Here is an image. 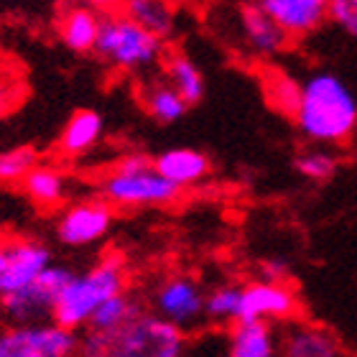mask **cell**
Wrapping results in <instances>:
<instances>
[{
    "label": "cell",
    "mask_w": 357,
    "mask_h": 357,
    "mask_svg": "<svg viewBox=\"0 0 357 357\" xmlns=\"http://www.w3.org/2000/svg\"><path fill=\"white\" fill-rule=\"evenodd\" d=\"M291 120L314 146H344L357 130V100L342 77L314 72L301 82Z\"/></svg>",
    "instance_id": "1"
},
{
    "label": "cell",
    "mask_w": 357,
    "mask_h": 357,
    "mask_svg": "<svg viewBox=\"0 0 357 357\" xmlns=\"http://www.w3.org/2000/svg\"><path fill=\"white\" fill-rule=\"evenodd\" d=\"M189 335L143 309L107 332L84 329L77 357H184Z\"/></svg>",
    "instance_id": "2"
},
{
    "label": "cell",
    "mask_w": 357,
    "mask_h": 357,
    "mask_svg": "<svg viewBox=\"0 0 357 357\" xmlns=\"http://www.w3.org/2000/svg\"><path fill=\"white\" fill-rule=\"evenodd\" d=\"M130 275L123 255L105 253L95 266H89L82 273H75L59 294L54 304L52 321L72 332L87 329L89 317L95 309L110 296H118L130 286Z\"/></svg>",
    "instance_id": "3"
},
{
    "label": "cell",
    "mask_w": 357,
    "mask_h": 357,
    "mask_svg": "<svg viewBox=\"0 0 357 357\" xmlns=\"http://www.w3.org/2000/svg\"><path fill=\"white\" fill-rule=\"evenodd\" d=\"M100 197L115 209L169 207L181 197V189L156 172L146 153L120 156L97 181Z\"/></svg>",
    "instance_id": "4"
},
{
    "label": "cell",
    "mask_w": 357,
    "mask_h": 357,
    "mask_svg": "<svg viewBox=\"0 0 357 357\" xmlns=\"http://www.w3.org/2000/svg\"><path fill=\"white\" fill-rule=\"evenodd\" d=\"M92 52L120 72H146L164 59V38L130 21L128 15L110 10L100 15V31Z\"/></svg>",
    "instance_id": "5"
},
{
    "label": "cell",
    "mask_w": 357,
    "mask_h": 357,
    "mask_svg": "<svg viewBox=\"0 0 357 357\" xmlns=\"http://www.w3.org/2000/svg\"><path fill=\"white\" fill-rule=\"evenodd\" d=\"M204 286L194 275L174 271L161 275L149 291L146 309L161 319L172 321L174 327L184 329L186 335L207 324L204 319Z\"/></svg>",
    "instance_id": "6"
},
{
    "label": "cell",
    "mask_w": 357,
    "mask_h": 357,
    "mask_svg": "<svg viewBox=\"0 0 357 357\" xmlns=\"http://www.w3.org/2000/svg\"><path fill=\"white\" fill-rule=\"evenodd\" d=\"M75 275V271L67 266H46L41 273L36 275V281H31L29 286L0 296V312L10 324H44L52 321L54 304L69 278Z\"/></svg>",
    "instance_id": "7"
},
{
    "label": "cell",
    "mask_w": 357,
    "mask_h": 357,
    "mask_svg": "<svg viewBox=\"0 0 357 357\" xmlns=\"http://www.w3.org/2000/svg\"><path fill=\"white\" fill-rule=\"evenodd\" d=\"M79 335L54 321L13 324L0 332V357H77Z\"/></svg>",
    "instance_id": "8"
},
{
    "label": "cell",
    "mask_w": 357,
    "mask_h": 357,
    "mask_svg": "<svg viewBox=\"0 0 357 357\" xmlns=\"http://www.w3.org/2000/svg\"><path fill=\"white\" fill-rule=\"evenodd\" d=\"M115 222V207L102 197L72 202L56 217V240L67 248H89L110 232Z\"/></svg>",
    "instance_id": "9"
},
{
    "label": "cell",
    "mask_w": 357,
    "mask_h": 357,
    "mask_svg": "<svg viewBox=\"0 0 357 357\" xmlns=\"http://www.w3.org/2000/svg\"><path fill=\"white\" fill-rule=\"evenodd\" d=\"M278 357H352L342 340L319 321L291 317L275 324Z\"/></svg>",
    "instance_id": "10"
},
{
    "label": "cell",
    "mask_w": 357,
    "mask_h": 357,
    "mask_svg": "<svg viewBox=\"0 0 357 357\" xmlns=\"http://www.w3.org/2000/svg\"><path fill=\"white\" fill-rule=\"evenodd\" d=\"M298 314L296 289L289 281H266L255 278L243 283V301H240V321H268L281 324Z\"/></svg>",
    "instance_id": "11"
},
{
    "label": "cell",
    "mask_w": 357,
    "mask_h": 357,
    "mask_svg": "<svg viewBox=\"0 0 357 357\" xmlns=\"http://www.w3.org/2000/svg\"><path fill=\"white\" fill-rule=\"evenodd\" d=\"M52 266V250L31 238H13L6 243V255L0 263V296L36 281V275Z\"/></svg>",
    "instance_id": "12"
},
{
    "label": "cell",
    "mask_w": 357,
    "mask_h": 357,
    "mask_svg": "<svg viewBox=\"0 0 357 357\" xmlns=\"http://www.w3.org/2000/svg\"><path fill=\"white\" fill-rule=\"evenodd\" d=\"M268 18H273L291 38H304L319 31L327 18V0H253Z\"/></svg>",
    "instance_id": "13"
},
{
    "label": "cell",
    "mask_w": 357,
    "mask_h": 357,
    "mask_svg": "<svg viewBox=\"0 0 357 357\" xmlns=\"http://www.w3.org/2000/svg\"><path fill=\"white\" fill-rule=\"evenodd\" d=\"M240 29H243V38H245L248 49L261 59L278 56L294 41L273 18H268L261 8L255 6L253 0L240 6Z\"/></svg>",
    "instance_id": "14"
},
{
    "label": "cell",
    "mask_w": 357,
    "mask_h": 357,
    "mask_svg": "<svg viewBox=\"0 0 357 357\" xmlns=\"http://www.w3.org/2000/svg\"><path fill=\"white\" fill-rule=\"evenodd\" d=\"M153 166L164 178H169L174 186H178L181 192L189 186L202 184L212 172L207 153H202L197 149H169L161 151L158 156H153Z\"/></svg>",
    "instance_id": "15"
},
{
    "label": "cell",
    "mask_w": 357,
    "mask_h": 357,
    "mask_svg": "<svg viewBox=\"0 0 357 357\" xmlns=\"http://www.w3.org/2000/svg\"><path fill=\"white\" fill-rule=\"evenodd\" d=\"M225 357H278V332L268 321H238L227 329Z\"/></svg>",
    "instance_id": "16"
},
{
    "label": "cell",
    "mask_w": 357,
    "mask_h": 357,
    "mask_svg": "<svg viewBox=\"0 0 357 357\" xmlns=\"http://www.w3.org/2000/svg\"><path fill=\"white\" fill-rule=\"evenodd\" d=\"M105 133V120L97 110H77L72 118L67 120V126L61 130L59 141H56V151L64 158H77L84 156L95 149L97 143L102 141Z\"/></svg>",
    "instance_id": "17"
},
{
    "label": "cell",
    "mask_w": 357,
    "mask_h": 357,
    "mask_svg": "<svg viewBox=\"0 0 357 357\" xmlns=\"http://www.w3.org/2000/svg\"><path fill=\"white\" fill-rule=\"evenodd\" d=\"M23 192L29 199L41 209H56L67 202L69 194V176L59 166L36 164L26 176L21 178Z\"/></svg>",
    "instance_id": "18"
},
{
    "label": "cell",
    "mask_w": 357,
    "mask_h": 357,
    "mask_svg": "<svg viewBox=\"0 0 357 357\" xmlns=\"http://www.w3.org/2000/svg\"><path fill=\"white\" fill-rule=\"evenodd\" d=\"M100 15L87 6L67 8L59 18V38L69 52L89 54L95 49L97 31H100Z\"/></svg>",
    "instance_id": "19"
},
{
    "label": "cell",
    "mask_w": 357,
    "mask_h": 357,
    "mask_svg": "<svg viewBox=\"0 0 357 357\" xmlns=\"http://www.w3.org/2000/svg\"><path fill=\"white\" fill-rule=\"evenodd\" d=\"M120 13L164 41L176 31V8L172 0H120Z\"/></svg>",
    "instance_id": "20"
},
{
    "label": "cell",
    "mask_w": 357,
    "mask_h": 357,
    "mask_svg": "<svg viewBox=\"0 0 357 357\" xmlns=\"http://www.w3.org/2000/svg\"><path fill=\"white\" fill-rule=\"evenodd\" d=\"M164 75L166 82L176 89L181 100H184L189 107L192 105H199L204 100V92H207V82H204V75L202 69L197 67V61L192 56H186L184 52H172L166 54L164 59Z\"/></svg>",
    "instance_id": "21"
},
{
    "label": "cell",
    "mask_w": 357,
    "mask_h": 357,
    "mask_svg": "<svg viewBox=\"0 0 357 357\" xmlns=\"http://www.w3.org/2000/svg\"><path fill=\"white\" fill-rule=\"evenodd\" d=\"M240 301H243V283L225 281L217 283L204 294V319L212 327L230 329L240 321Z\"/></svg>",
    "instance_id": "22"
},
{
    "label": "cell",
    "mask_w": 357,
    "mask_h": 357,
    "mask_svg": "<svg viewBox=\"0 0 357 357\" xmlns=\"http://www.w3.org/2000/svg\"><path fill=\"white\" fill-rule=\"evenodd\" d=\"M141 102L151 118L161 126L178 123L189 110V105L181 100V95L166 79H151L141 92Z\"/></svg>",
    "instance_id": "23"
},
{
    "label": "cell",
    "mask_w": 357,
    "mask_h": 357,
    "mask_svg": "<svg viewBox=\"0 0 357 357\" xmlns=\"http://www.w3.org/2000/svg\"><path fill=\"white\" fill-rule=\"evenodd\" d=\"M143 309H146V304H143L135 294H130V289H128V291H123V294H118V296H110L107 301H102V304L97 306L95 314H92L87 321V329H92V332H107V329L120 327L123 321L133 319L135 314H141Z\"/></svg>",
    "instance_id": "24"
},
{
    "label": "cell",
    "mask_w": 357,
    "mask_h": 357,
    "mask_svg": "<svg viewBox=\"0 0 357 357\" xmlns=\"http://www.w3.org/2000/svg\"><path fill=\"white\" fill-rule=\"evenodd\" d=\"M294 169L306 181L321 184V181L335 178V174L340 172V156L329 146H314L312 143L309 149L298 151L294 156Z\"/></svg>",
    "instance_id": "25"
},
{
    "label": "cell",
    "mask_w": 357,
    "mask_h": 357,
    "mask_svg": "<svg viewBox=\"0 0 357 357\" xmlns=\"http://www.w3.org/2000/svg\"><path fill=\"white\" fill-rule=\"evenodd\" d=\"M298 92H301V82H296L294 77H289L286 72H268L266 95L278 112L291 118L298 105Z\"/></svg>",
    "instance_id": "26"
},
{
    "label": "cell",
    "mask_w": 357,
    "mask_h": 357,
    "mask_svg": "<svg viewBox=\"0 0 357 357\" xmlns=\"http://www.w3.org/2000/svg\"><path fill=\"white\" fill-rule=\"evenodd\" d=\"M38 164V151L33 146H18L0 153V184H15Z\"/></svg>",
    "instance_id": "27"
},
{
    "label": "cell",
    "mask_w": 357,
    "mask_h": 357,
    "mask_svg": "<svg viewBox=\"0 0 357 357\" xmlns=\"http://www.w3.org/2000/svg\"><path fill=\"white\" fill-rule=\"evenodd\" d=\"M327 18L347 36L357 38V0H327Z\"/></svg>",
    "instance_id": "28"
},
{
    "label": "cell",
    "mask_w": 357,
    "mask_h": 357,
    "mask_svg": "<svg viewBox=\"0 0 357 357\" xmlns=\"http://www.w3.org/2000/svg\"><path fill=\"white\" fill-rule=\"evenodd\" d=\"M261 278L266 281H289V263L271 258V261L261 263Z\"/></svg>",
    "instance_id": "29"
},
{
    "label": "cell",
    "mask_w": 357,
    "mask_h": 357,
    "mask_svg": "<svg viewBox=\"0 0 357 357\" xmlns=\"http://www.w3.org/2000/svg\"><path fill=\"white\" fill-rule=\"evenodd\" d=\"M75 3L77 6L92 8L97 13H110V10H115V8L120 6V0H75Z\"/></svg>",
    "instance_id": "30"
},
{
    "label": "cell",
    "mask_w": 357,
    "mask_h": 357,
    "mask_svg": "<svg viewBox=\"0 0 357 357\" xmlns=\"http://www.w3.org/2000/svg\"><path fill=\"white\" fill-rule=\"evenodd\" d=\"M6 243H8V240L0 238V263H3V255H6Z\"/></svg>",
    "instance_id": "31"
}]
</instances>
